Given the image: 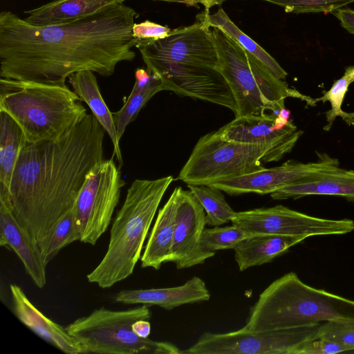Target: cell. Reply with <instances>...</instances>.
Returning a JSON list of instances; mask_svg holds the SVG:
<instances>
[{"instance_id": "obj_1", "label": "cell", "mask_w": 354, "mask_h": 354, "mask_svg": "<svg viewBox=\"0 0 354 354\" xmlns=\"http://www.w3.org/2000/svg\"><path fill=\"white\" fill-rule=\"evenodd\" d=\"M138 16L120 2L70 23L37 26L2 11L0 77L66 86V78L82 71L110 76L118 63L136 57L132 29Z\"/></svg>"}, {"instance_id": "obj_2", "label": "cell", "mask_w": 354, "mask_h": 354, "mask_svg": "<svg viewBox=\"0 0 354 354\" xmlns=\"http://www.w3.org/2000/svg\"><path fill=\"white\" fill-rule=\"evenodd\" d=\"M105 130L87 113L59 138L27 144L21 150L9 191L12 212L40 250L56 223L77 199L93 168L104 160Z\"/></svg>"}, {"instance_id": "obj_3", "label": "cell", "mask_w": 354, "mask_h": 354, "mask_svg": "<svg viewBox=\"0 0 354 354\" xmlns=\"http://www.w3.org/2000/svg\"><path fill=\"white\" fill-rule=\"evenodd\" d=\"M188 26L171 30L156 41L137 39L147 69L156 75L164 90L223 106L236 113L232 91L216 70V50L207 15Z\"/></svg>"}, {"instance_id": "obj_4", "label": "cell", "mask_w": 354, "mask_h": 354, "mask_svg": "<svg viewBox=\"0 0 354 354\" xmlns=\"http://www.w3.org/2000/svg\"><path fill=\"white\" fill-rule=\"evenodd\" d=\"M326 322L354 326V300L308 286L290 272L259 295L243 328L270 330Z\"/></svg>"}, {"instance_id": "obj_5", "label": "cell", "mask_w": 354, "mask_h": 354, "mask_svg": "<svg viewBox=\"0 0 354 354\" xmlns=\"http://www.w3.org/2000/svg\"><path fill=\"white\" fill-rule=\"evenodd\" d=\"M173 180L168 176L131 183L112 223L107 250L87 274L88 282L109 288L132 274L160 203Z\"/></svg>"}, {"instance_id": "obj_6", "label": "cell", "mask_w": 354, "mask_h": 354, "mask_svg": "<svg viewBox=\"0 0 354 354\" xmlns=\"http://www.w3.org/2000/svg\"><path fill=\"white\" fill-rule=\"evenodd\" d=\"M0 111L17 122L28 144L59 138L87 114L81 99L67 86L1 77Z\"/></svg>"}, {"instance_id": "obj_7", "label": "cell", "mask_w": 354, "mask_h": 354, "mask_svg": "<svg viewBox=\"0 0 354 354\" xmlns=\"http://www.w3.org/2000/svg\"><path fill=\"white\" fill-rule=\"evenodd\" d=\"M293 148L277 143L245 144L222 139L218 131L201 137L178 179L187 185H209L264 169Z\"/></svg>"}, {"instance_id": "obj_8", "label": "cell", "mask_w": 354, "mask_h": 354, "mask_svg": "<svg viewBox=\"0 0 354 354\" xmlns=\"http://www.w3.org/2000/svg\"><path fill=\"white\" fill-rule=\"evenodd\" d=\"M151 317L147 305L123 310L100 308L65 328L79 343L82 353L183 354V351L170 342L142 338L133 332L134 322Z\"/></svg>"}, {"instance_id": "obj_9", "label": "cell", "mask_w": 354, "mask_h": 354, "mask_svg": "<svg viewBox=\"0 0 354 354\" xmlns=\"http://www.w3.org/2000/svg\"><path fill=\"white\" fill-rule=\"evenodd\" d=\"M320 324L270 330L242 328L224 333L205 332L183 354H297L303 344L316 338Z\"/></svg>"}, {"instance_id": "obj_10", "label": "cell", "mask_w": 354, "mask_h": 354, "mask_svg": "<svg viewBox=\"0 0 354 354\" xmlns=\"http://www.w3.org/2000/svg\"><path fill=\"white\" fill-rule=\"evenodd\" d=\"M125 185L111 158L89 172L74 204L81 232V242L92 245L109 227Z\"/></svg>"}, {"instance_id": "obj_11", "label": "cell", "mask_w": 354, "mask_h": 354, "mask_svg": "<svg viewBox=\"0 0 354 354\" xmlns=\"http://www.w3.org/2000/svg\"><path fill=\"white\" fill-rule=\"evenodd\" d=\"M232 223L253 234L304 236L335 235L354 230L349 218L328 219L310 216L279 205L236 212Z\"/></svg>"}, {"instance_id": "obj_12", "label": "cell", "mask_w": 354, "mask_h": 354, "mask_svg": "<svg viewBox=\"0 0 354 354\" xmlns=\"http://www.w3.org/2000/svg\"><path fill=\"white\" fill-rule=\"evenodd\" d=\"M216 50V70L227 82L236 104L235 117L278 115L264 100L252 71L246 50L221 30L212 28Z\"/></svg>"}, {"instance_id": "obj_13", "label": "cell", "mask_w": 354, "mask_h": 354, "mask_svg": "<svg viewBox=\"0 0 354 354\" xmlns=\"http://www.w3.org/2000/svg\"><path fill=\"white\" fill-rule=\"evenodd\" d=\"M316 162L303 163L290 160L280 166L264 168L245 175L213 183L209 185L232 196L255 193L272 194L280 188L315 173L339 167L338 159L318 153Z\"/></svg>"}, {"instance_id": "obj_14", "label": "cell", "mask_w": 354, "mask_h": 354, "mask_svg": "<svg viewBox=\"0 0 354 354\" xmlns=\"http://www.w3.org/2000/svg\"><path fill=\"white\" fill-rule=\"evenodd\" d=\"M206 225L205 210L194 193L178 187L174 240L169 262L177 269L203 264L215 252L203 250L201 244Z\"/></svg>"}, {"instance_id": "obj_15", "label": "cell", "mask_w": 354, "mask_h": 354, "mask_svg": "<svg viewBox=\"0 0 354 354\" xmlns=\"http://www.w3.org/2000/svg\"><path fill=\"white\" fill-rule=\"evenodd\" d=\"M0 245L13 251L22 262L35 286L46 283V266L40 250L15 218L9 203V191L0 183Z\"/></svg>"}, {"instance_id": "obj_16", "label": "cell", "mask_w": 354, "mask_h": 354, "mask_svg": "<svg viewBox=\"0 0 354 354\" xmlns=\"http://www.w3.org/2000/svg\"><path fill=\"white\" fill-rule=\"evenodd\" d=\"M275 115H246L235 117L217 130L225 140L245 143H277L294 147L304 131L291 122L282 129L276 123Z\"/></svg>"}, {"instance_id": "obj_17", "label": "cell", "mask_w": 354, "mask_h": 354, "mask_svg": "<svg viewBox=\"0 0 354 354\" xmlns=\"http://www.w3.org/2000/svg\"><path fill=\"white\" fill-rule=\"evenodd\" d=\"M210 292L199 277H193L184 284L169 288L123 290L114 297V301L122 304L158 306L170 310L185 304L206 301Z\"/></svg>"}, {"instance_id": "obj_18", "label": "cell", "mask_w": 354, "mask_h": 354, "mask_svg": "<svg viewBox=\"0 0 354 354\" xmlns=\"http://www.w3.org/2000/svg\"><path fill=\"white\" fill-rule=\"evenodd\" d=\"M13 311L25 326L39 337L67 354H80L82 350L79 343L66 328L44 315L29 300L19 286L10 285Z\"/></svg>"}, {"instance_id": "obj_19", "label": "cell", "mask_w": 354, "mask_h": 354, "mask_svg": "<svg viewBox=\"0 0 354 354\" xmlns=\"http://www.w3.org/2000/svg\"><path fill=\"white\" fill-rule=\"evenodd\" d=\"M270 195L274 200L330 195L354 202V170H346L339 167L319 171L287 185Z\"/></svg>"}, {"instance_id": "obj_20", "label": "cell", "mask_w": 354, "mask_h": 354, "mask_svg": "<svg viewBox=\"0 0 354 354\" xmlns=\"http://www.w3.org/2000/svg\"><path fill=\"white\" fill-rule=\"evenodd\" d=\"M178 201V187L158 212L154 225L141 256V267L159 270L162 263L169 262L176 224Z\"/></svg>"}, {"instance_id": "obj_21", "label": "cell", "mask_w": 354, "mask_h": 354, "mask_svg": "<svg viewBox=\"0 0 354 354\" xmlns=\"http://www.w3.org/2000/svg\"><path fill=\"white\" fill-rule=\"evenodd\" d=\"M304 236L255 234L241 241L234 249L240 271L268 263L292 246L306 239Z\"/></svg>"}, {"instance_id": "obj_22", "label": "cell", "mask_w": 354, "mask_h": 354, "mask_svg": "<svg viewBox=\"0 0 354 354\" xmlns=\"http://www.w3.org/2000/svg\"><path fill=\"white\" fill-rule=\"evenodd\" d=\"M93 73L91 71L75 73L68 77V82L81 100L87 104L92 114L109 135L113 145V156H116L121 167L123 165V160L113 115L102 98Z\"/></svg>"}, {"instance_id": "obj_23", "label": "cell", "mask_w": 354, "mask_h": 354, "mask_svg": "<svg viewBox=\"0 0 354 354\" xmlns=\"http://www.w3.org/2000/svg\"><path fill=\"white\" fill-rule=\"evenodd\" d=\"M115 0H54L26 11L24 19L31 25L48 26L70 23L91 15Z\"/></svg>"}, {"instance_id": "obj_24", "label": "cell", "mask_w": 354, "mask_h": 354, "mask_svg": "<svg viewBox=\"0 0 354 354\" xmlns=\"http://www.w3.org/2000/svg\"><path fill=\"white\" fill-rule=\"evenodd\" d=\"M132 91L122 108L113 113L120 141L127 127L132 122L140 109L158 92L164 91L160 79L147 69L138 68Z\"/></svg>"}, {"instance_id": "obj_25", "label": "cell", "mask_w": 354, "mask_h": 354, "mask_svg": "<svg viewBox=\"0 0 354 354\" xmlns=\"http://www.w3.org/2000/svg\"><path fill=\"white\" fill-rule=\"evenodd\" d=\"M27 144L17 122L8 113L0 111V183L8 189L20 153Z\"/></svg>"}, {"instance_id": "obj_26", "label": "cell", "mask_w": 354, "mask_h": 354, "mask_svg": "<svg viewBox=\"0 0 354 354\" xmlns=\"http://www.w3.org/2000/svg\"><path fill=\"white\" fill-rule=\"evenodd\" d=\"M207 23L211 28L221 30L248 53L257 57L276 77L283 80L286 79L288 75L286 71L268 53L241 30L223 8H220L213 15L209 13Z\"/></svg>"}, {"instance_id": "obj_27", "label": "cell", "mask_w": 354, "mask_h": 354, "mask_svg": "<svg viewBox=\"0 0 354 354\" xmlns=\"http://www.w3.org/2000/svg\"><path fill=\"white\" fill-rule=\"evenodd\" d=\"M205 212L206 225L221 226L232 221L236 212L226 202L222 191L210 185H187Z\"/></svg>"}, {"instance_id": "obj_28", "label": "cell", "mask_w": 354, "mask_h": 354, "mask_svg": "<svg viewBox=\"0 0 354 354\" xmlns=\"http://www.w3.org/2000/svg\"><path fill=\"white\" fill-rule=\"evenodd\" d=\"M354 82V66L346 68L344 75L336 80L330 88L323 91V95L315 99V102H329L330 109L326 113L328 124L324 127L325 131H329L337 117L339 116L348 125L354 126V113H346L342 109V105L348 87Z\"/></svg>"}, {"instance_id": "obj_29", "label": "cell", "mask_w": 354, "mask_h": 354, "mask_svg": "<svg viewBox=\"0 0 354 354\" xmlns=\"http://www.w3.org/2000/svg\"><path fill=\"white\" fill-rule=\"evenodd\" d=\"M80 239L81 232L73 206L57 221L41 251L44 261L48 264L63 248Z\"/></svg>"}, {"instance_id": "obj_30", "label": "cell", "mask_w": 354, "mask_h": 354, "mask_svg": "<svg viewBox=\"0 0 354 354\" xmlns=\"http://www.w3.org/2000/svg\"><path fill=\"white\" fill-rule=\"evenodd\" d=\"M252 235L255 234L233 224L230 226L205 228L201 244L203 250L207 252L234 250L241 241Z\"/></svg>"}, {"instance_id": "obj_31", "label": "cell", "mask_w": 354, "mask_h": 354, "mask_svg": "<svg viewBox=\"0 0 354 354\" xmlns=\"http://www.w3.org/2000/svg\"><path fill=\"white\" fill-rule=\"evenodd\" d=\"M279 6L286 12H330L354 2V0H263Z\"/></svg>"}, {"instance_id": "obj_32", "label": "cell", "mask_w": 354, "mask_h": 354, "mask_svg": "<svg viewBox=\"0 0 354 354\" xmlns=\"http://www.w3.org/2000/svg\"><path fill=\"white\" fill-rule=\"evenodd\" d=\"M325 337L337 341L345 345L350 351H354V326L335 322L322 323L316 338Z\"/></svg>"}, {"instance_id": "obj_33", "label": "cell", "mask_w": 354, "mask_h": 354, "mask_svg": "<svg viewBox=\"0 0 354 354\" xmlns=\"http://www.w3.org/2000/svg\"><path fill=\"white\" fill-rule=\"evenodd\" d=\"M348 351V348L337 341L318 337L303 344L297 354H335Z\"/></svg>"}, {"instance_id": "obj_34", "label": "cell", "mask_w": 354, "mask_h": 354, "mask_svg": "<svg viewBox=\"0 0 354 354\" xmlns=\"http://www.w3.org/2000/svg\"><path fill=\"white\" fill-rule=\"evenodd\" d=\"M171 30L150 21H145L139 24L134 23L133 36L140 40L156 41L167 37Z\"/></svg>"}, {"instance_id": "obj_35", "label": "cell", "mask_w": 354, "mask_h": 354, "mask_svg": "<svg viewBox=\"0 0 354 354\" xmlns=\"http://www.w3.org/2000/svg\"><path fill=\"white\" fill-rule=\"evenodd\" d=\"M333 14L339 19L341 26L354 35V10L351 8H339Z\"/></svg>"}, {"instance_id": "obj_36", "label": "cell", "mask_w": 354, "mask_h": 354, "mask_svg": "<svg viewBox=\"0 0 354 354\" xmlns=\"http://www.w3.org/2000/svg\"><path fill=\"white\" fill-rule=\"evenodd\" d=\"M133 332L142 338H148L151 333V324L147 319H140L133 323Z\"/></svg>"}, {"instance_id": "obj_37", "label": "cell", "mask_w": 354, "mask_h": 354, "mask_svg": "<svg viewBox=\"0 0 354 354\" xmlns=\"http://www.w3.org/2000/svg\"><path fill=\"white\" fill-rule=\"evenodd\" d=\"M158 1H166L173 3H183L189 6H196L198 8V4H202L205 8V12L209 13L211 8V0H153Z\"/></svg>"}, {"instance_id": "obj_38", "label": "cell", "mask_w": 354, "mask_h": 354, "mask_svg": "<svg viewBox=\"0 0 354 354\" xmlns=\"http://www.w3.org/2000/svg\"><path fill=\"white\" fill-rule=\"evenodd\" d=\"M227 0H211V8L216 5H221L223 2Z\"/></svg>"}, {"instance_id": "obj_39", "label": "cell", "mask_w": 354, "mask_h": 354, "mask_svg": "<svg viewBox=\"0 0 354 354\" xmlns=\"http://www.w3.org/2000/svg\"><path fill=\"white\" fill-rule=\"evenodd\" d=\"M118 3L123 2L125 0H115Z\"/></svg>"}]
</instances>
